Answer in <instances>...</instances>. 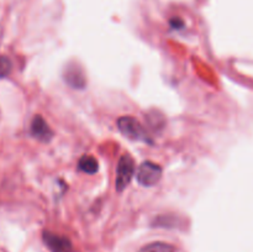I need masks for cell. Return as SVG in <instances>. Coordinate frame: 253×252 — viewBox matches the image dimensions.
Instances as JSON below:
<instances>
[{
	"label": "cell",
	"mask_w": 253,
	"mask_h": 252,
	"mask_svg": "<svg viewBox=\"0 0 253 252\" xmlns=\"http://www.w3.org/2000/svg\"><path fill=\"white\" fill-rule=\"evenodd\" d=\"M135 175V162L130 155H123L116 166L115 188L118 192H123L127 188Z\"/></svg>",
	"instance_id": "obj_2"
},
{
	"label": "cell",
	"mask_w": 253,
	"mask_h": 252,
	"mask_svg": "<svg viewBox=\"0 0 253 252\" xmlns=\"http://www.w3.org/2000/svg\"><path fill=\"white\" fill-rule=\"evenodd\" d=\"M163 169L160 165L151 161H146L138 166L136 170V179L142 187H153L162 178Z\"/></svg>",
	"instance_id": "obj_3"
},
{
	"label": "cell",
	"mask_w": 253,
	"mask_h": 252,
	"mask_svg": "<svg viewBox=\"0 0 253 252\" xmlns=\"http://www.w3.org/2000/svg\"><path fill=\"white\" fill-rule=\"evenodd\" d=\"M31 133L41 142H49L53 138V131L41 115H36L31 123Z\"/></svg>",
	"instance_id": "obj_6"
},
{
	"label": "cell",
	"mask_w": 253,
	"mask_h": 252,
	"mask_svg": "<svg viewBox=\"0 0 253 252\" xmlns=\"http://www.w3.org/2000/svg\"><path fill=\"white\" fill-rule=\"evenodd\" d=\"M118 128L125 137L130 138V140L152 143L142 124L133 116H121V118H119Z\"/></svg>",
	"instance_id": "obj_1"
},
{
	"label": "cell",
	"mask_w": 253,
	"mask_h": 252,
	"mask_svg": "<svg viewBox=\"0 0 253 252\" xmlns=\"http://www.w3.org/2000/svg\"><path fill=\"white\" fill-rule=\"evenodd\" d=\"M42 239H43L46 246L53 252H72V250H73L72 242L68 237L53 234L51 231H43Z\"/></svg>",
	"instance_id": "obj_5"
},
{
	"label": "cell",
	"mask_w": 253,
	"mask_h": 252,
	"mask_svg": "<svg viewBox=\"0 0 253 252\" xmlns=\"http://www.w3.org/2000/svg\"><path fill=\"white\" fill-rule=\"evenodd\" d=\"M12 71V63L10 58L6 56H1L0 54V79L6 78Z\"/></svg>",
	"instance_id": "obj_10"
},
{
	"label": "cell",
	"mask_w": 253,
	"mask_h": 252,
	"mask_svg": "<svg viewBox=\"0 0 253 252\" xmlns=\"http://www.w3.org/2000/svg\"><path fill=\"white\" fill-rule=\"evenodd\" d=\"M63 79L71 88L84 89L86 85L85 73L78 62H69L63 72Z\"/></svg>",
	"instance_id": "obj_4"
},
{
	"label": "cell",
	"mask_w": 253,
	"mask_h": 252,
	"mask_svg": "<svg viewBox=\"0 0 253 252\" xmlns=\"http://www.w3.org/2000/svg\"><path fill=\"white\" fill-rule=\"evenodd\" d=\"M78 168L83 172L88 173V174H94L99 170V163L96 161L95 157L90 155H84L83 157H81L78 162Z\"/></svg>",
	"instance_id": "obj_7"
},
{
	"label": "cell",
	"mask_w": 253,
	"mask_h": 252,
	"mask_svg": "<svg viewBox=\"0 0 253 252\" xmlns=\"http://www.w3.org/2000/svg\"><path fill=\"white\" fill-rule=\"evenodd\" d=\"M138 252H175V249L173 245L167 244V242L157 241L146 245Z\"/></svg>",
	"instance_id": "obj_8"
},
{
	"label": "cell",
	"mask_w": 253,
	"mask_h": 252,
	"mask_svg": "<svg viewBox=\"0 0 253 252\" xmlns=\"http://www.w3.org/2000/svg\"><path fill=\"white\" fill-rule=\"evenodd\" d=\"M170 26H172L173 29H182V27L184 26V22H183V20H180L179 17H174V19L170 20Z\"/></svg>",
	"instance_id": "obj_11"
},
{
	"label": "cell",
	"mask_w": 253,
	"mask_h": 252,
	"mask_svg": "<svg viewBox=\"0 0 253 252\" xmlns=\"http://www.w3.org/2000/svg\"><path fill=\"white\" fill-rule=\"evenodd\" d=\"M146 119H147L148 125L152 128H162L165 125V118H163L162 114L156 110L152 111V114H147Z\"/></svg>",
	"instance_id": "obj_9"
}]
</instances>
